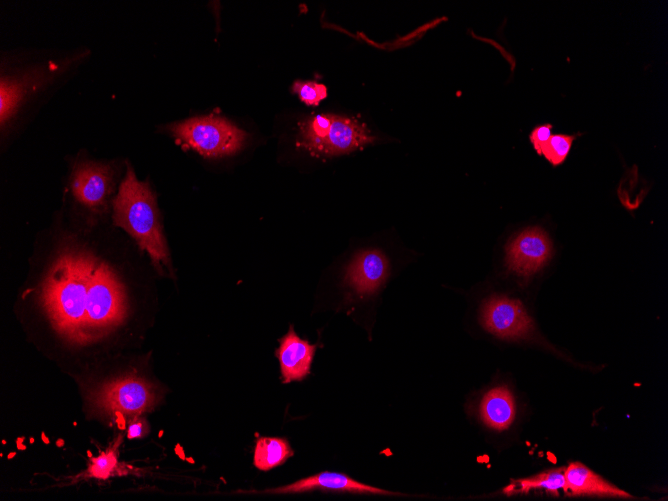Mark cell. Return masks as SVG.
Listing matches in <instances>:
<instances>
[{
    "label": "cell",
    "mask_w": 668,
    "mask_h": 501,
    "mask_svg": "<svg viewBox=\"0 0 668 501\" xmlns=\"http://www.w3.org/2000/svg\"><path fill=\"white\" fill-rule=\"evenodd\" d=\"M150 426L145 416L136 417L127 422V438L139 439L148 435Z\"/></svg>",
    "instance_id": "cell-20"
},
{
    "label": "cell",
    "mask_w": 668,
    "mask_h": 501,
    "mask_svg": "<svg viewBox=\"0 0 668 501\" xmlns=\"http://www.w3.org/2000/svg\"><path fill=\"white\" fill-rule=\"evenodd\" d=\"M566 493L600 497L632 498L630 494L610 484L584 464L570 463L564 470Z\"/></svg>",
    "instance_id": "cell-12"
},
{
    "label": "cell",
    "mask_w": 668,
    "mask_h": 501,
    "mask_svg": "<svg viewBox=\"0 0 668 501\" xmlns=\"http://www.w3.org/2000/svg\"><path fill=\"white\" fill-rule=\"evenodd\" d=\"M316 348V344L301 339L290 326L288 332L279 339L276 350L284 383L300 381L310 373Z\"/></svg>",
    "instance_id": "cell-11"
},
{
    "label": "cell",
    "mask_w": 668,
    "mask_h": 501,
    "mask_svg": "<svg viewBox=\"0 0 668 501\" xmlns=\"http://www.w3.org/2000/svg\"><path fill=\"white\" fill-rule=\"evenodd\" d=\"M293 454L285 438L260 437L255 444L253 464L259 470L268 471L285 463Z\"/></svg>",
    "instance_id": "cell-14"
},
{
    "label": "cell",
    "mask_w": 668,
    "mask_h": 501,
    "mask_svg": "<svg viewBox=\"0 0 668 501\" xmlns=\"http://www.w3.org/2000/svg\"><path fill=\"white\" fill-rule=\"evenodd\" d=\"M292 90L307 105L316 106L327 97L326 86L313 81H295Z\"/></svg>",
    "instance_id": "cell-17"
},
{
    "label": "cell",
    "mask_w": 668,
    "mask_h": 501,
    "mask_svg": "<svg viewBox=\"0 0 668 501\" xmlns=\"http://www.w3.org/2000/svg\"><path fill=\"white\" fill-rule=\"evenodd\" d=\"M577 135L552 134L543 146L541 155L551 163L552 166L561 165L567 158L572 144Z\"/></svg>",
    "instance_id": "cell-16"
},
{
    "label": "cell",
    "mask_w": 668,
    "mask_h": 501,
    "mask_svg": "<svg viewBox=\"0 0 668 501\" xmlns=\"http://www.w3.org/2000/svg\"><path fill=\"white\" fill-rule=\"evenodd\" d=\"M70 186L80 205L92 213H102L114 190V171L109 164L79 162L73 169Z\"/></svg>",
    "instance_id": "cell-6"
},
{
    "label": "cell",
    "mask_w": 668,
    "mask_h": 501,
    "mask_svg": "<svg viewBox=\"0 0 668 501\" xmlns=\"http://www.w3.org/2000/svg\"><path fill=\"white\" fill-rule=\"evenodd\" d=\"M481 323L488 332L509 340L523 338L533 330V321L522 303L502 295L484 302Z\"/></svg>",
    "instance_id": "cell-8"
},
{
    "label": "cell",
    "mask_w": 668,
    "mask_h": 501,
    "mask_svg": "<svg viewBox=\"0 0 668 501\" xmlns=\"http://www.w3.org/2000/svg\"><path fill=\"white\" fill-rule=\"evenodd\" d=\"M375 137L359 121L335 114H317L299 123L298 146L318 157H332L361 149Z\"/></svg>",
    "instance_id": "cell-4"
},
{
    "label": "cell",
    "mask_w": 668,
    "mask_h": 501,
    "mask_svg": "<svg viewBox=\"0 0 668 501\" xmlns=\"http://www.w3.org/2000/svg\"><path fill=\"white\" fill-rule=\"evenodd\" d=\"M553 247L548 234L540 227L524 229L506 246V265L509 271L528 279L552 257Z\"/></svg>",
    "instance_id": "cell-7"
},
{
    "label": "cell",
    "mask_w": 668,
    "mask_h": 501,
    "mask_svg": "<svg viewBox=\"0 0 668 501\" xmlns=\"http://www.w3.org/2000/svg\"><path fill=\"white\" fill-rule=\"evenodd\" d=\"M480 417L489 428L502 431L514 421L516 408L512 393L506 386H497L484 394Z\"/></svg>",
    "instance_id": "cell-13"
},
{
    "label": "cell",
    "mask_w": 668,
    "mask_h": 501,
    "mask_svg": "<svg viewBox=\"0 0 668 501\" xmlns=\"http://www.w3.org/2000/svg\"><path fill=\"white\" fill-rule=\"evenodd\" d=\"M565 468L549 470L538 475L516 480L504 488L503 492L510 495L513 493L529 492L533 489L558 493L565 488Z\"/></svg>",
    "instance_id": "cell-15"
},
{
    "label": "cell",
    "mask_w": 668,
    "mask_h": 501,
    "mask_svg": "<svg viewBox=\"0 0 668 501\" xmlns=\"http://www.w3.org/2000/svg\"><path fill=\"white\" fill-rule=\"evenodd\" d=\"M313 490L397 495V493L358 482L345 474L328 471L300 479L288 485L265 490L263 493L288 494Z\"/></svg>",
    "instance_id": "cell-10"
},
{
    "label": "cell",
    "mask_w": 668,
    "mask_h": 501,
    "mask_svg": "<svg viewBox=\"0 0 668 501\" xmlns=\"http://www.w3.org/2000/svg\"><path fill=\"white\" fill-rule=\"evenodd\" d=\"M182 144L207 158H220L239 152L248 135L227 119L209 115L192 117L167 126Z\"/></svg>",
    "instance_id": "cell-5"
},
{
    "label": "cell",
    "mask_w": 668,
    "mask_h": 501,
    "mask_svg": "<svg viewBox=\"0 0 668 501\" xmlns=\"http://www.w3.org/2000/svg\"><path fill=\"white\" fill-rule=\"evenodd\" d=\"M552 124H539L533 128L529 135L530 142L534 150L541 155V150L543 146L547 143L550 136L552 135Z\"/></svg>",
    "instance_id": "cell-18"
},
{
    "label": "cell",
    "mask_w": 668,
    "mask_h": 501,
    "mask_svg": "<svg viewBox=\"0 0 668 501\" xmlns=\"http://www.w3.org/2000/svg\"><path fill=\"white\" fill-rule=\"evenodd\" d=\"M75 381L86 420L108 426H126L133 418L145 416L162 402L165 388L154 379L147 364L134 357L117 355L76 374Z\"/></svg>",
    "instance_id": "cell-2"
},
{
    "label": "cell",
    "mask_w": 668,
    "mask_h": 501,
    "mask_svg": "<svg viewBox=\"0 0 668 501\" xmlns=\"http://www.w3.org/2000/svg\"><path fill=\"white\" fill-rule=\"evenodd\" d=\"M113 222L148 253L160 273L172 274L169 249L163 235L155 194L148 182L139 181L130 165L112 201Z\"/></svg>",
    "instance_id": "cell-3"
},
{
    "label": "cell",
    "mask_w": 668,
    "mask_h": 501,
    "mask_svg": "<svg viewBox=\"0 0 668 501\" xmlns=\"http://www.w3.org/2000/svg\"><path fill=\"white\" fill-rule=\"evenodd\" d=\"M389 273L387 258L378 250H366L357 254L347 267L344 284L355 294H374Z\"/></svg>",
    "instance_id": "cell-9"
},
{
    "label": "cell",
    "mask_w": 668,
    "mask_h": 501,
    "mask_svg": "<svg viewBox=\"0 0 668 501\" xmlns=\"http://www.w3.org/2000/svg\"><path fill=\"white\" fill-rule=\"evenodd\" d=\"M116 464V457L113 452L103 453L98 458L93 460L91 471L93 476L105 478L109 476L111 469Z\"/></svg>",
    "instance_id": "cell-19"
},
{
    "label": "cell",
    "mask_w": 668,
    "mask_h": 501,
    "mask_svg": "<svg viewBox=\"0 0 668 501\" xmlns=\"http://www.w3.org/2000/svg\"><path fill=\"white\" fill-rule=\"evenodd\" d=\"M19 301L32 339L69 376L134 343V281L84 242L60 245Z\"/></svg>",
    "instance_id": "cell-1"
}]
</instances>
